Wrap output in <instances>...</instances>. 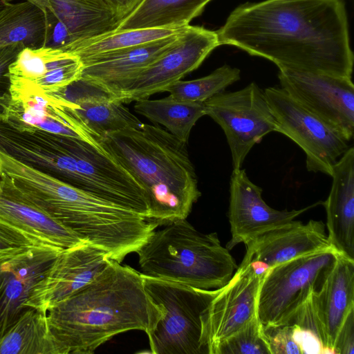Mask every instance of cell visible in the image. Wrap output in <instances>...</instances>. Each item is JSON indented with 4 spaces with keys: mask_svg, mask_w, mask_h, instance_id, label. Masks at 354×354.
<instances>
[{
    "mask_svg": "<svg viewBox=\"0 0 354 354\" xmlns=\"http://www.w3.org/2000/svg\"><path fill=\"white\" fill-rule=\"evenodd\" d=\"M219 44L279 70L352 77L354 55L344 0H263L238 6L216 30Z\"/></svg>",
    "mask_w": 354,
    "mask_h": 354,
    "instance_id": "obj_1",
    "label": "cell"
},
{
    "mask_svg": "<svg viewBox=\"0 0 354 354\" xmlns=\"http://www.w3.org/2000/svg\"><path fill=\"white\" fill-rule=\"evenodd\" d=\"M161 315L145 289L142 273L112 259L95 279L47 312L62 354L93 353L129 330L148 335Z\"/></svg>",
    "mask_w": 354,
    "mask_h": 354,
    "instance_id": "obj_2",
    "label": "cell"
},
{
    "mask_svg": "<svg viewBox=\"0 0 354 354\" xmlns=\"http://www.w3.org/2000/svg\"><path fill=\"white\" fill-rule=\"evenodd\" d=\"M0 174L10 177L32 204L121 263L136 252L157 225L129 209L101 199L0 151Z\"/></svg>",
    "mask_w": 354,
    "mask_h": 354,
    "instance_id": "obj_3",
    "label": "cell"
},
{
    "mask_svg": "<svg viewBox=\"0 0 354 354\" xmlns=\"http://www.w3.org/2000/svg\"><path fill=\"white\" fill-rule=\"evenodd\" d=\"M98 140L143 188L149 222L158 227L187 218L201 193L186 143L159 125L143 122Z\"/></svg>",
    "mask_w": 354,
    "mask_h": 354,
    "instance_id": "obj_4",
    "label": "cell"
},
{
    "mask_svg": "<svg viewBox=\"0 0 354 354\" xmlns=\"http://www.w3.org/2000/svg\"><path fill=\"white\" fill-rule=\"evenodd\" d=\"M136 252L142 274L201 290L222 288L238 268L216 232H200L186 219L154 230Z\"/></svg>",
    "mask_w": 354,
    "mask_h": 354,
    "instance_id": "obj_5",
    "label": "cell"
},
{
    "mask_svg": "<svg viewBox=\"0 0 354 354\" xmlns=\"http://www.w3.org/2000/svg\"><path fill=\"white\" fill-rule=\"evenodd\" d=\"M146 292L162 315L147 335L154 354H204L202 315L216 294L142 274Z\"/></svg>",
    "mask_w": 354,
    "mask_h": 354,
    "instance_id": "obj_6",
    "label": "cell"
},
{
    "mask_svg": "<svg viewBox=\"0 0 354 354\" xmlns=\"http://www.w3.org/2000/svg\"><path fill=\"white\" fill-rule=\"evenodd\" d=\"M339 254L330 248L267 270L257 299V314L265 330L290 322L311 292L321 288Z\"/></svg>",
    "mask_w": 354,
    "mask_h": 354,
    "instance_id": "obj_7",
    "label": "cell"
},
{
    "mask_svg": "<svg viewBox=\"0 0 354 354\" xmlns=\"http://www.w3.org/2000/svg\"><path fill=\"white\" fill-rule=\"evenodd\" d=\"M206 115L223 130L233 169H241L251 149L267 134L278 131L264 92L255 82L232 92H221L205 102Z\"/></svg>",
    "mask_w": 354,
    "mask_h": 354,
    "instance_id": "obj_8",
    "label": "cell"
},
{
    "mask_svg": "<svg viewBox=\"0 0 354 354\" xmlns=\"http://www.w3.org/2000/svg\"><path fill=\"white\" fill-rule=\"evenodd\" d=\"M263 92L277 122V132L302 149L307 170L331 176L333 166L348 149V142L281 87H268Z\"/></svg>",
    "mask_w": 354,
    "mask_h": 354,
    "instance_id": "obj_9",
    "label": "cell"
},
{
    "mask_svg": "<svg viewBox=\"0 0 354 354\" xmlns=\"http://www.w3.org/2000/svg\"><path fill=\"white\" fill-rule=\"evenodd\" d=\"M219 44L216 31L184 26L175 44L127 83L117 97L129 103L160 92L197 69Z\"/></svg>",
    "mask_w": 354,
    "mask_h": 354,
    "instance_id": "obj_10",
    "label": "cell"
},
{
    "mask_svg": "<svg viewBox=\"0 0 354 354\" xmlns=\"http://www.w3.org/2000/svg\"><path fill=\"white\" fill-rule=\"evenodd\" d=\"M281 88L349 142L354 135V84L351 77L279 70Z\"/></svg>",
    "mask_w": 354,
    "mask_h": 354,
    "instance_id": "obj_11",
    "label": "cell"
},
{
    "mask_svg": "<svg viewBox=\"0 0 354 354\" xmlns=\"http://www.w3.org/2000/svg\"><path fill=\"white\" fill-rule=\"evenodd\" d=\"M267 271V270H266ZM241 263L202 315L203 342L207 354L245 326L257 315V299L266 272Z\"/></svg>",
    "mask_w": 354,
    "mask_h": 354,
    "instance_id": "obj_12",
    "label": "cell"
},
{
    "mask_svg": "<svg viewBox=\"0 0 354 354\" xmlns=\"http://www.w3.org/2000/svg\"><path fill=\"white\" fill-rule=\"evenodd\" d=\"M110 260L104 250L88 242L64 249L33 288L26 306L48 312L95 279Z\"/></svg>",
    "mask_w": 354,
    "mask_h": 354,
    "instance_id": "obj_13",
    "label": "cell"
},
{
    "mask_svg": "<svg viewBox=\"0 0 354 354\" xmlns=\"http://www.w3.org/2000/svg\"><path fill=\"white\" fill-rule=\"evenodd\" d=\"M322 201L299 209L277 210L262 198V189L253 183L243 169H233L230 181L228 218L231 239L229 250L239 243L245 245L258 236L283 226Z\"/></svg>",
    "mask_w": 354,
    "mask_h": 354,
    "instance_id": "obj_14",
    "label": "cell"
},
{
    "mask_svg": "<svg viewBox=\"0 0 354 354\" xmlns=\"http://www.w3.org/2000/svg\"><path fill=\"white\" fill-rule=\"evenodd\" d=\"M82 68L78 56L60 48L24 47L9 67L11 97L56 92L78 80Z\"/></svg>",
    "mask_w": 354,
    "mask_h": 354,
    "instance_id": "obj_15",
    "label": "cell"
},
{
    "mask_svg": "<svg viewBox=\"0 0 354 354\" xmlns=\"http://www.w3.org/2000/svg\"><path fill=\"white\" fill-rule=\"evenodd\" d=\"M63 250L41 245L0 261V339L28 308L31 292Z\"/></svg>",
    "mask_w": 354,
    "mask_h": 354,
    "instance_id": "obj_16",
    "label": "cell"
},
{
    "mask_svg": "<svg viewBox=\"0 0 354 354\" xmlns=\"http://www.w3.org/2000/svg\"><path fill=\"white\" fill-rule=\"evenodd\" d=\"M241 263H249L260 272L310 253L333 248L322 221L292 222L269 231L245 245Z\"/></svg>",
    "mask_w": 354,
    "mask_h": 354,
    "instance_id": "obj_17",
    "label": "cell"
},
{
    "mask_svg": "<svg viewBox=\"0 0 354 354\" xmlns=\"http://www.w3.org/2000/svg\"><path fill=\"white\" fill-rule=\"evenodd\" d=\"M2 118L19 131L41 130L101 147L98 137L80 121L68 102L53 93H32L12 97Z\"/></svg>",
    "mask_w": 354,
    "mask_h": 354,
    "instance_id": "obj_18",
    "label": "cell"
},
{
    "mask_svg": "<svg viewBox=\"0 0 354 354\" xmlns=\"http://www.w3.org/2000/svg\"><path fill=\"white\" fill-rule=\"evenodd\" d=\"M51 93L66 100L80 121L98 138L142 123L115 95L82 77Z\"/></svg>",
    "mask_w": 354,
    "mask_h": 354,
    "instance_id": "obj_19",
    "label": "cell"
},
{
    "mask_svg": "<svg viewBox=\"0 0 354 354\" xmlns=\"http://www.w3.org/2000/svg\"><path fill=\"white\" fill-rule=\"evenodd\" d=\"M181 30L162 39L81 59L83 68L80 77L104 88L117 97L127 83L175 44Z\"/></svg>",
    "mask_w": 354,
    "mask_h": 354,
    "instance_id": "obj_20",
    "label": "cell"
},
{
    "mask_svg": "<svg viewBox=\"0 0 354 354\" xmlns=\"http://www.w3.org/2000/svg\"><path fill=\"white\" fill-rule=\"evenodd\" d=\"M0 178L1 221L46 245L66 249L86 242L30 202L10 177L0 174Z\"/></svg>",
    "mask_w": 354,
    "mask_h": 354,
    "instance_id": "obj_21",
    "label": "cell"
},
{
    "mask_svg": "<svg viewBox=\"0 0 354 354\" xmlns=\"http://www.w3.org/2000/svg\"><path fill=\"white\" fill-rule=\"evenodd\" d=\"M331 188L325 201L328 239L339 254L354 259V148L333 166Z\"/></svg>",
    "mask_w": 354,
    "mask_h": 354,
    "instance_id": "obj_22",
    "label": "cell"
},
{
    "mask_svg": "<svg viewBox=\"0 0 354 354\" xmlns=\"http://www.w3.org/2000/svg\"><path fill=\"white\" fill-rule=\"evenodd\" d=\"M325 337V353H334L337 334L354 310V259L339 254L322 286L314 292Z\"/></svg>",
    "mask_w": 354,
    "mask_h": 354,
    "instance_id": "obj_23",
    "label": "cell"
},
{
    "mask_svg": "<svg viewBox=\"0 0 354 354\" xmlns=\"http://www.w3.org/2000/svg\"><path fill=\"white\" fill-rule=\"evenodd\" d=\"M24 1L33 3L60 24L69 42L115 30L120 22L111 8L96 0Z\"/></svg>",
    "mask_w": 354,
    "mask_h": 354,
    "instance_id": "obj_24",
    "label": "cell"
},
{
    "mask_svg": "<svg viewBox=\"0 0 354 354\" xmlns=\"http://www.w3.org/2000/svg\"><path fill=\"white\" fill-rule=\"evenodd\" d=\"M212 0H142L115 30L180 28L199 16Z\"/></svg>",
    "mask_w": 354,
    "mask_h": 354,
    "instance_id": "obj_25",
    "label": "cell"
},
{
    "mask_svg": "<svg viewBox=\"0 0 354 354\" xmlns=\"http://www.w3.org/2000/svg\"><path fill=\"white\" fill-rule=\"evenodd\" d=\"M0 354H62L47 312L28 308L0 339Z\"/></svg>",
    "mask_w": 354,
    "mask_h": 354,
    "instance_id": "obj_26",
    "label": "cell"
},
{
    "mask_svg": "<svg viewBox=\"0 0 354 354\" xmlns=\"http://www.w3.org/2000/svg\"><path fill=\"white\" fill-rule=\"evenodd\" d=\"M49 24L45 12L32 2L10 3L0 12V50L10 45L46 46Z\"/></svg>",
    "mask_w": 354,
    "mask_h": 354,
    "instance_id": "obj_27",
    "label": "cell"
},
{
    "mask_svg": "<svg viewBox=\"0 0 354 354\" xmlns=\"http://www.w3.org/2000/svg\"><path fill=\"white\" fill-rule=\"evenodd\" d=\"M134 111L187 143L192 129L206 115L205 102H192L174 98L171 95L159 100L142 99L136 101Z\"/></svg>",
    "mask_w": 354,
    "mask_h": 354,
    "instance_id": "obj_28",
    "label": "cell"
},
{
    "mask_svg": "<svg viewBox=\"0 0 354 354\" xmlns=\"http://www.w3.org/2000/svg\"><path fill=\"white\" fill-rule=\"evenodd\" d=\"M183 28H149L113 30L69 42L60 49L80 59L118 51L178 34Z\"/></svg>",
    "mask_w": 354,
    "mask_h": 354,
    "instance_id": "obj_29",
    "label": "cell"
},
{
    "mask_svg": "<svg viewBox=\"0 0 354 354\" xmlns=\"http://www.w3.org/2000/svg\"><path fill=\"white\" fill-rule=\"evenodd\" d=\"M240 78L239 68L224 64L206 76L192 80H179L166 88L165 92L177 100L205 102Z\"/></svg>",
    "mask_w": 354,
    "mask_h": 354,
    "instance_id": "obj_30",
    "label": "cell"
},
{
    "mask_svg": "<svg viewBox=\"0 0 354 354\" xmlns=\"http://www.w3.org/2000/svg\"><path fill=\"white\" fill-rule=\"evenodd\" d=\"M215 354H272L267 334L257 314L241 329L223 341Z\"/></svg>",
    "mask_w": 354,
    "mask_h": 354,
    "instance_id": "obj_31",
    "label": "cell"
},
{
    "mask_svg": "<svg viewBox=\"0 0 354 354\" xmlns=\"http://www.w3.org/2000/svg\"><path fill=\"white\" fill-rule=\"evenodd\" d=\"M41 245H50L0 220V261Z\"/></svg>",
    "mask_w": 354,
    "mask_h": 354,
    "instance_id": "obj_32",
    "label": "cell"
},
{
    "mask_svg": "<svg viewBox=\"0 0 354 354\" xmlns=\"http://www.w3.org/2000/svg\"><path fill=\"white\" fill-rule=\"evenodd\" d=\"M313 290L298 308L288 324H293L313 334L321 342L325 353V337L317 315Z\"/></svg>",
    "mask_w": 354,
    "mask_h": 354,
    "instance_id": "obj_33",
    "label": "cell"
},
{
    "mask_svg": "<svg viewBox=\"0 0 354 354\" xmlns=\"http://www.w3.org/2000/svg\"><path fill=\"white\" fill-rule=\"evenodd\" d=\"M272 354H301L294 339V326L286 324L266 330Z\"/></svg>",
    "mask_w": 354,
    "mask_h": 354,
    "instance_id": "obj_34",
    "label": "cell"
},
{
    "mask_svg": "<svg viewBox=\"0 0 354 354\" xmlns=\"http://www.w3.org/2000/svg\"><path fill=\"white\" fill-rule=\"evenodd\" d=\"M334 353H354V310H352L342 326L334 345Z\"/></svg>",
    "mask_w": 354,
    "mask_h": 354,
    "instance_id": "obj_35",
    "label": "cell"
},
{
    "mask_svg": "<svg viewBox=\"0 0 354 354\" xmlns=\"http://www.w3.org/2000/svg\"><path fill=\"white\" fill-rule=\"evenodd\" d=\"M293 326L294 339L299 345L301 353H324L321 342L313 334L305 331L295 325Z\"/></svg>",
    "mask_w": 354,
    "mask_h": 354,
    "instance_id": "obj_36",
    "label": "cell"
},
{
    "mask_svg": "<svg viewBox=\"0 0 354 354\" xmlns=\"http://www.w3.org/2000/svg\"><path fill=\"white\" fill-rule=\"evenodd\" d=\"M121 21L139 4L142 0H102Z\"/></svg>",
    "mask_w": 354,
    "mask_h": 354,
    "instance_id": "obj_37",
    "label": "cell"
},
{
    "mask_svg": "<svg viewBox=\"0 0 354 354\" xmlns=\"http://www.w3.org/2000/svg\"><path fill=\"white\" fill-rule=\"evenodd\" d=\"M10 2L7 0H0V12H1Z\"/></svg>",
    "mask_w": 354,
    "mask_h": 354,
    "instance_id": "obj_38",
    "label": "cell"
},
{
    "mask_svg": "<svg viewBox=\"0 0 354 354\" xmlns=\"http://www.w3.org/2000/svg\"><path fill=\"white\" fill-rule=\"evenodd\" d=\"M2 191V185H1V180H0V192Z\"/></svg>",
    "mask_w": 354,
    "mask_h": 354,
    "instance_id": "obj_39",
    "label": "cell"
},
{
    "mask_svg": "<svg viewBox=\"0 0 354 354\" xmlns=\"http://www.w3.org/2000/svg\"><path fill=\"white\" fill-rule=\"evenodd\" d=\"M96 1H101V2L104 3L102 0H96Z\"/></svg>",
    "mask_w": 354,
    "mask_h": 354,
    "instance_id": "obj_40",
    "label": "cell"
}]
</instances>
